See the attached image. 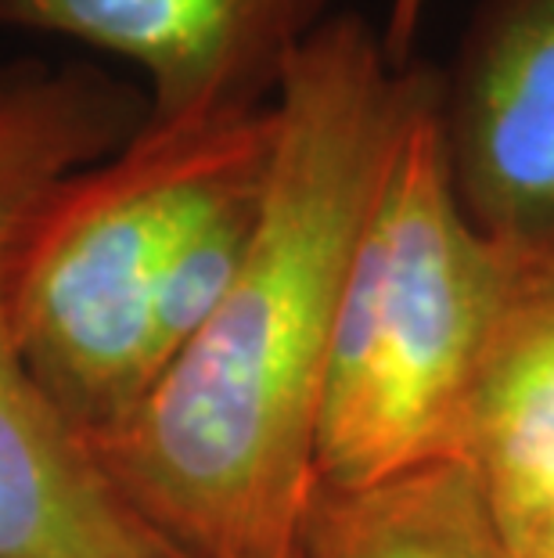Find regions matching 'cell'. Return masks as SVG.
I'll list each match as a JSON object with an SVG mask.
<instances>
[{
	"label": "cell",
	"instance_id": "6da1fadb",
	"mask_svg": "<svg viewBox=\"0 0 554 558\" xmlns=\"http://www.w3.org/2000/svg\"><path fill=\"white\" fill-rule=\"evenodd\" d=\"M435 69L335 11L270 101L256 228L217 311L90 454L184 558H303L328 353L353 253Z\"/></svg>",
	"mask_w": 554,
	"mask_h": 558
},
{
	"label": "cell",
	"instance_id": "7a4b0ae2",
	"mask_svg": "<svg viewBox=\"0 0 554 558\" xmlns=\"http://www.w3.org/2000/svg\"><path fill=\"white\" fill-rule=\"evenodd\" d=\"M518 245L457 198L440 73L410 109L342 289L317 439L321 490L353 494L454 458Z\"/></svg>",
	"mask_w": 554,
	"mask_h": 558
},
{
	"label": "cell",
	"instance_id": "3957f363",
	"mask_svg": "<svg viewBox=\"0 0 554 558\" xmlns=\"http://www.w3.org/2000/svg\"><path fill=\"white\" fill-rule=\"evenodd\" d=\"M270 105L202 123H151L58 177L11 253V325L33 383L90 447L151 386V306L187 228L263 170Z\"/></svg>",
	"mask_w": 554,
	"mask_h": 558
},
{
	"label": "cell",
	"instance_id": "277c9868",
	"mask_svg": "<svg viewBox=\"0 0 554 558\" xmlns=\"http://www.w3.org/2000/svg\"><path fill=\"white\" fill-rule=\"evenodd\" d=\"M145 90L87 62L0 65V558H184L130 508L33 383L11 325V253L58 177L145 123Z\"/></svg>",
	"mask_w": 554,
	"mask_h": 558
},
{
	"label": "cell",
	"instance_id": "5b68a950",
	"mask_svg": "<svg viewBox=\"0 0 554 558\" xmlns=\"http://www.w3.org/2000/svg\"><path fill=\"white\" fill-rule=\"evenodd\" d=\"M335 0H0V29L123 58L145 76L151 123L267 109Z\"/></svg>",
	"mask_w": 554,
	"mask_h": 558
},
{
	"label": "cell",
	"instance_id": "8992f818",
	"mask_svg": "<svg viewBox=\"0 0 554 558\" xmlns=\"http://www.w3.org/2000/svg\"><path fill=\"white\" fill-rule=\"evenodd\" d=\"M457 198L493 242H554V0H479L440 73Z\"/></svg>",
	"mask_w": 554,
	"mask_h": 558
},
{
	"label": "cell",
	"instance_id": "52a82bcc",
	"mask_svg": "<svg viewBox=\"0 0 554 558\" xmlns=\"http://www.w3.org/2000/svg\"><path fill=\"white\" fill-rule=\"evenodd\" d=\"M454 458L476 476L504 533L554 508V242L518 245Z\"/></svg>",
	"mask_w": 554,
	"mask_h": 558
},
{
	"label": "cell",
	"instance_id": "ba28073f",
	"mask_svg": "<svg viewBox=\"0 0 554 558\" xmlns=\"http://www.w3.org/2000/svg\"><path fill=\"white\" fill-rule=\"evenodd\" d=\"M303 558H515L465 461L440 458L368 490H317Z\"/></svg>",
	"mask_w": 554,
	"mask_h": 558
},
{
	"label": "cell",
	"instance_id": "9c48e42d",
	"mask_svg": "<svg viewBox=\"0 0 554 558\" xmlns=\"http://www.w3.org/2000/svg\"><path fill=\"white\" fill-rule=\"evenodd\" d=\"M429 0H389L385 8V22H382V44L393 62L407 65L410 51H415V37L421 26V15H426Z\"/></svg>",
	"mask_w": 554,
	"mask_h": 558
},
{
	"label": "cell",
	"instance_id": "30bf717a",
	"mask_svg": "<svg viewBox=\"0 0 554 558\" xmlns=\"http://www.w3.org/2000/svg\"><path fill=\"white\" fill-rule=\"evenodd\" d=\"M504 537H508L515 558H554V508L522 522V526L504 533Z\"/></svg>",
	"mask_w": 554,
	"mask_h": 558
}]
</instances>
